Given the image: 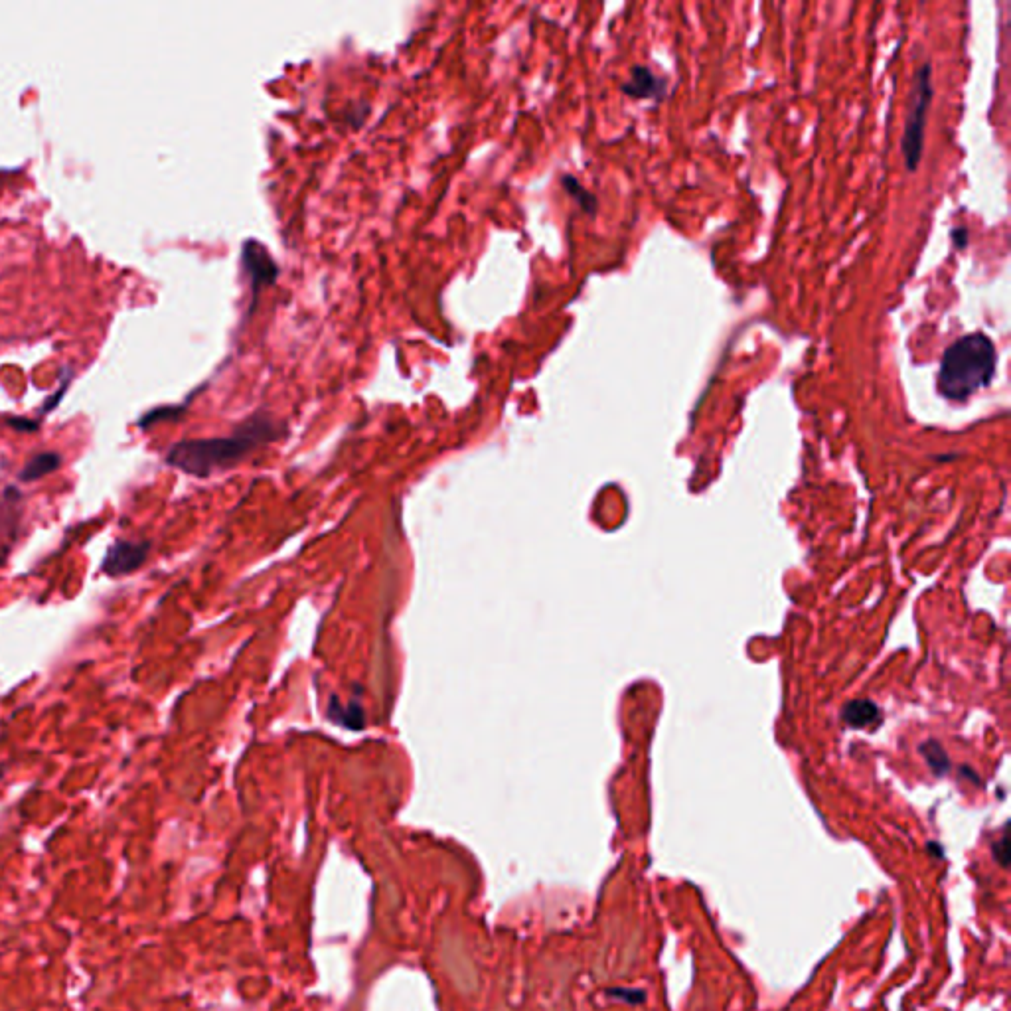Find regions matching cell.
<instances>
[{"label":"cell","mask_w":1011,"mask_h":1011,"mask_svg":"<svg viewBox=\"0 0 1011 1011\" xmlns=\"http://www.w3.org/2000/svg\"><path fill=\"white\" fill-rule=\"evenodd\" d=\"M285 433L267 413H255L245 419L232 435L212 439H188L170 447L166 463L196 478H208L239 465L255 449L277 441Z\"/></svg>","instance_id":"6da1fadb"},{"label":"cell","mask_w":1011,"mask_h":1011,"mask_svg":"<svg viewBox=\"0 0 1011 1011\" xmlns=\"http://www.w3.org/2000/svg\"><path fill=\"white\" fill-rule=\"evenodd\" d=\"M996 346L984 332L958 338L946 348L938 370V393L954 403L970 399L988 388L996 374Z\"/></svg>","instance_id":"7a4b0ae2"},{"label":"cell","mask_w":1011,"mask_h":1011,"mask_svg":"<svg viewBox=\"0 0 1011 1011\" xmlns=\"http://www.w3.org/2000/svg\"><path fill=\"white\" fill-rule=\"evenodd\" d=\"M933 68L923 64L915 76V89L909 105V115L905 123V133L901 141V151L909 172H915L921 164L923 149H925V127L929 105L933 101Z\"/></svg>","instance_id":"3957f363"},{"label":"cell","mask_w":1011,"mask_h":1011,"mask_svg":"<svg viewBox=\"0 0 1011 1011\" xmlns=\"http://www.w3.org/2000/svg\"><path fill=\"white\" fill-rule=\"evenodd\" d=\"M241 265L243 273L249 277V289H251V311L257 305L259 293L271 285H275L279 277V265L271 257L269 249L259 243L257 239H247L241 245Z\"/></svg>","instance_id":"277c9868"},{"label":"cell","mask_w":1011,"mask_h":1011,"mask_svg":"<svg viewBox=\"0 0 1011 1011\" xmlns=\"http://www.w3.org/2000/svg\"><path fill=\"white\" fill-rule=\"evenodd\" d=\"M151 551L149 542H129L117 540L103 557L101 571L109 577H123L135 573L147 561Z\"/></svg>","instance_id":"5b68a950"},{"label":"cell","mask_w":1011,"mask_h":1011,"mask_svg":"<svg viewBox=\"0 0 1011 1011\" xmlns=\"http://www.w3.org/2000/svg\"><path fill=\"white\" fill-rule=\"evenodd\" d=\"M623 91L632 99H662L666 93V79L658 78L644 66H634Z\"/></svg>","instance_id":"8992f818"},{"label":"cell","mask_w":1011,"mask_h":1011,"mask_svg":"<svg viewBox=\"0 0 1011 1011\" xmlns=\"http://www.w3.org/2000/svg\"><path fill=\"white\" fill-rule=\"evenodd\" d=\"M328 717L334 723H340L346 729L354 731V729H362L364 727L366 713H364V709H362V705L358 701H350L348 705H340V703L332 700V703L328 705Z\"/></svg>","instance_id":"52a82bcc"},{"label":"cell","mask_w":1011,"mask_h":1011,"mask_svg":"<svg viewBox=\"0 0 1011 1011\" xmlns=\"http://www.w3.org/2000/svg\"><path fill=\"white\" fill-rule=\"evenodd\" d=\"M842 719L850 725V727H856V729H861V727H867L871 723H875L879 719V709L873 701L869 700H856L850 701L844 711H842Z\"/></svg>","instance_id":"ba28073f"},{"label":"cell","mask_w":1011,"mask_h":1011,"mask_svg":"<svg viewBox=\"0 0 1011 1011\" xmlns=\"http://www.w3.org/2000/svg\"><path fill=\"white\" fill-rule=\"evenodd\" d=\"M60 465H62V457L58 453H50V451L48 453H38V455H34L24 465L22 472H20V480L22 482H34V480H38V478H42V476L58 470Z\"/></svg>","instance_id":"9c48e42d"},{"label":"cell","mask_w":1011,"mask_h":1011,"mask_svg":"<svg viewBox=\"0 0 1011 1011\" xmlns=\"http://www.w3.org/2000/svg\"><path fill=\"white\" fill-rule=\"evenodd\" d=\"M561 184H563L565 192H567V194H569V196L577 202V206H579L583 212H587L589 216H595V214H597V198H595L589 190H585V188H583V184H581L575 176H571V174H563V176H561Z\"/></svg>","instance_id":"30bf717a"},{"label":"cell","mask_w":1011,"mask_h":1011,"mask_svg":"<svg viewBox=\"0 0 1011 1011\" xmlns=\"http://www.w3.org/2000/svg\"><path fill=\"white\" fill-rule=\"evenodd\" d=\"M607 994L615 1000H621V1002H626L630 1006H640L646 1002V994L642 990H630V988H613V990H607Z\"/></svg>","instance_id":"8fae6325"},{"label":"cell","mask_w":1011,"mask_h":1011,"mask_svg":"<svg viewBox=\"0 0 1011 1011\" xmlns=\"http://www.w3.org/2000/svg\"><path fill=\"white\" fill-rule=\"evenodd\" d=\"M933 749L934 751L931 753L927 747H923V755L927 757V761H929V765H931V769H933L936 775H944L948 771V759H946V755L942 753V749L936 743H933Z\"/></svg>","instance_id":"7c38bea8"},{"label":"cell","mask_w":1011,"mask_h":1011,"mask_svg":"<svg viewBox=\"0 0 1011 1011\" xmlns=\"http://www.w3.org/2000/svg\"><path fill=\"white\" fill-rule=\"evenodd\" d=\"M994 857L1002 867L1010 865V838H1008V834H1004L1002 840L994 844Z\"/></svg>","instance_id":"4fadbf2b"},{"label":"cell","mask_w":1011,"mask_h":1011,"mask_svg":"<svg viewBox=\"0 0 1011 1011\" xmlns=\"http://www.w3.org/2000/svg\"><path fill=\"white\" fill-rule=\"evenodd\" d=\"M952 239H954V245L956 247H964L968 243V230L962 226V228H956L952 232Z\"/></svg>","instance_id":"5bb4252c"},{"label":"cell","mask_w":1011,"mask_h":1011,"mask_svg":"<svg viewBox=\"0 0 1011 1011\" xmlns=\"http://www.w3.org/2000/svg\"><path fill=\"white\" fill-rule=\"evenodd\" d=\"M10 425H14V427H20V425H22V421H20V419H14V421H10ZM26 425H28L30 429H36V427H34V423H26ZM22 429H24V427H22Z\"/></svg>","instance_id":"9a60e30c"},{"label":"cell","mask_w":1011,"mask_h":1011,"mask_svg":"<svg viewBox=\"0 0 1011 1011\" xmlns=\"http://www.w3.org/2000/svg\"><path fill=\"white\" fill-rule=\"evenodd\" d=\"M2 777H4V769H2V767H0V778H2Z\"/></svg>","instance_id":"2e32d148"}]
</instances>
